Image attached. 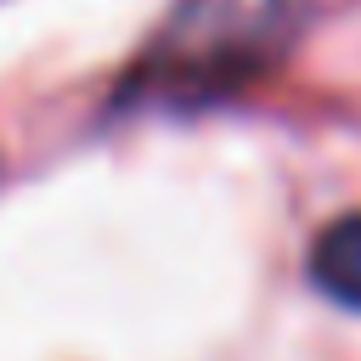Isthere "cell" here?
I'll return each instance as SVG.
<instances>
[{"label":"cell","instance_id":"6da1fadb","mask_svg":"<svg viewBox=\"0 0 361 361\" xmlns=\"http://www.w3.org/2000/svg\"><path fill=\"white\" fill-rule=\"evenodd\" d=\"M299 0H180L158 34V79H180L186 90H220L231 79L259 73L293 34Z\"/></svg>","mask_w":361,"mask_h":361},{"label":"cell","instance_id":"7a4b0ae2","mask_svg":"<svg viewBox=\"0 0 361 361\" xmlns=\"http://www.w3.org/2000/svg\"><path fill=\"white\" fill-rule=\"evenodd\" d=\"M310 276H316V288H322L333 305L361 310V214H344V220H333V226L316 237V248H310Z\"/></svg>","mask_w":361,"mask_h":361}]
</instances>
